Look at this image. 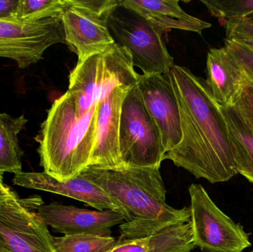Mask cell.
Instances as JSON below:
<instances>
[{
    "label": "cell",
    "mask_w": 253,
    "mask_h": 252,
    "mask_svg": "<svg viewBox=\"0 0 253 252\" xmlns=\"http://www.w3.org/2000/svg\"><path fill=\"white\" fill-rule=\"evenodd\" d=\"M168 74L178 101L182 138L164 161L211 183L228 181L237 170L227 127L206 80L179 65Z\"/></svg>",
    "instance_id": "6da1fadb"
},
{
    "label": "cell",
    "mask_w": 253,
    "mask_h": 252,
    "mask_svg": "<svg viewBox=\"0 0 253 252\" xmlns=\"http://www.w3.org/2000/svg\"><path fill=\"white\" fill-rule=\"evenodd\" d=\"M81 174L102 188L129 216V221L120 226L118 241L139 239L190 222L189 207L175 209L167 203L159 169L110 170L88 166Z\"/></svg>",
    "instance_id": "7a4b0ae2"
},
{
    "label": "cell",
    "mask_w": 253,
    "mask_h": 252,
    "mask_svg": "<svg viewBox=\"0 0 253 252\" xmlns=\"http://www.w3.org/2000/svg\"><path fill=\"white\" fill-rule=\"evenodd\" d=\"M97 108L98 105L78 117L69 92L54 101L37 139L44 173L65 180L88 167L96 140Z\"/></svg>",
    "instance_id": "3957f363"
},
{
    "label": "cell",
    "mask_w": 253,
    "mask_h": 252,
    "mask_svg": "<svg viewBox=\"0 0 253 252\" xmlns=\"http://www.w3.org/2000/svg\"><path fill=\"white\" fill-rule=\"evenodd\" d=\"M138 75L129 52L116 42L103 53L77 64L70 73L68 90L77 116L87 113L116 87L137 86Z\"/></svg>",
    "instance_id": "277c9868"
},
{
    "label": "cell",
    "mask_w": 253,
    "mask_h": 252,
    "mask_svg": "<svg viewBox=\"0 0 253 252\" xmlns=\"http://www.w3.org/2000/svg\"><path fill=\"white\" fill-rule=\"evenodd\" d=\"M108 28L115 42L129 52L134 68L143 74H167L175 65L163 34L120 0L108 18Z\"/></svg>",
    "instance_id": "5b68a950"
},
{
    "label": "cell",
    "mask_w": 253,
    "mask_h": 252,
    "mask_svg": "<svg viewBox=\"0 0 253 252\" xmlns=\"http://www.w3.org/2000/svg\"><path fill=\"white\" fill-rule=\"evenodd\" d=\"M120 149L126 167L160 169L165 152L159 129L138 86L128 90L122 106Z\"/></svg>",
    "instance_id": "8992f818"
},
{
    "label": "cell",
    "mask_w": 253,
    "mask_h": 252,
    "mask_svg": "<svg viewBox=\"0 0 253 252\" xmlns=\"http://www.w3.org/2000/svg\"><path fill=\"white\" fill-rule=\"evenodd\" d=\"M119 0H67L61 15L65 44L77 54V64L108 50L115 43L108 18Z\"/></svg>",
    "instance_id": "52a82bcc"
},
{
    "label": "cell",
    "mask_w": 253,
    "mask_h": 252,
    "mask_svg": "<svg viewBox=\"0 0 253 252\" xmlns=\"http://www.w3.org/2000/svg\"><path fill=\"white\" fill-rule=\"evenodd\" d=\"M190 223L195 246L203 252H243L251 247L243 226L235 223L201 184L189 186Z\"/></svg>",
    "instance_id": "ba28073f"
},
{
    "label": "cell",
    "mask_w": 253,
    "mask_h": 252,
    "mask_svg": "<svg viewBox=\"0 0 253 252\" xmlns=\"http://www.w3.org/2000/svg\"><path fill=\"white\" fill-rule=\"evenodd\" d=\"M40 197L19 199L16 194L0 199V236L10 252H56L53 236L37 212Z\"/></svg>",
    "instance_id": "9c48e42d"
},
{
    "label": "cell",
    "mask_w": 253,
    "mask_h": 252,
    "mask_svg": "<svg viewBox=\"0 0 253 252\" xmlns=\"http://www.w3.org/2000/svg\"><path fill=\"white\" fill-rule=\"evenodd\" d=\"M65 44L61 18L34 22L0 19V58L14 61L21 69L42 59L53 44Z\"/></svg>",
    "instance_id": "30bf717a"
},
{
    "label": "cell",
    "mask_w": 253,
    "mask_h": 252,
    "mask_svg": "<svg viewBox=\"0 0 253 252\" xmlns=\"http://www.w3.org/2000/svg\"><path fill=\"white\" fill-rule=\"evenodd\" d=\"M137 86L149 114L159 129L167 153L182 138L178 101L169 74H139Z\"/></svg>",
    "instance_id": "8fae6325"
},
{
    "label": "cell",
    "mask_w": 253,
    "mask_h": 252,
    "mask_svg": "<svg viewBox=\"0 0 253 252\" xmlns=\"http://www.w3.org/2000/svg\"><path fill=\"white\" fill-rule=\"evenodd\" d=\"M13 183L28 189L63 195L84 203L96 210H113L120 213L126 222L129 220V216L117 201L81 173L68 180H59L44 172L25 173L22 171L14 175Z\"/></svg>",
    "instance_id": "7c38bea8"
},
{
    "label": "cell",
    "mask_w": 253,
    "mask_h": 252,
    "mask_svg": "<svg viewBox=\"0 0 253 252\" xmlns=\"http://www.w3.org/2000/svg\"><path fill=\"white\" fill-rule=\"evenodd\" d=\"M37 213L47 226L64 235L111 237L112 227L126 222L113 210H88L57 203L42 204Z\"/></svg>",
    "instance_id": "4fadbf2b"
},
{
    "label": "cell",
    "mask_w": 253,
    "mask_h": 252,
    "mask_svg": "<svg viewBox=\"0 0 253 252\" xmlns=\"http://www.w3.org/2000/svg\"><path fill=\"white\" fill-rule=\"evenodd\" d=\"M131 87L119 86L98 104L96 140L89 166L125 170L120 149L122 106Z\"/></svg>",
    "instance_id": "5bb4252c"
},
{
    "label": "cell",
    "mask_w": 253,
    "mask_h": 252,
    "mask_svg": "<svg viewBox=\"0 0 253 252\" xmlns=\"http://www.w3.org/2000/svg\"><path fill=\"white\" fill-rule=\"evenodd\" d=\"M207 75V84L215 102L224 108H232L243 90L246 73L224 46L210 49Z\"/></svg>",
    "instance_id": "9a60e30c"
},
{
    "label": "cell",
    "mask_w": 253,
    "mask_h": 252,
    "mask_svg": "<svg viewBox=\"0 0 253 252\" xmlns=\"http://www.w3.org/2000/svg\"><path fill=\"white\" fill-rule=\"evenodd\" d=\"M124 5L138 12L162 34L176 29L202 35L211 28L209 22L195 17L184 11L178 0H120Z\"/></svg>",
    "instance_id": "2e32d148"
},
{
    "label": "cell",
    "mask_w": 253,
    "mask_h": 252,
    "mask_svg": "<svg viewBox=\"0 0 253 252\" xmlns=\"http://www.w3.org/2000/svg\"><path fill=\"white\" fill-rule=\"evenodd\" d=\"M195 247L189 222L139 239L117 240V245L110 252H191Z\"/></svg>",
    "instance_id": "e0dca14e"
},
{
    "label": "cell",
    "mask_w": 253,
    "mask_h": 252,
    "mask_svg": "<svg viewBox=\"0 0 253 252\" xmlns=\"http://www.w3.org/2000/svg\"><path fill=\"white\" fill-rule=\"evenodd\" d=\"M224 120L238 174L253 184V133L232 108L218 105Z\"/></svg>",
    "instance_id": "ac0fdd59"
},
{
    "label": "cell",
    "mask_w": 253,
    "mask_h": 252,
    "mask_svg": "<svg viewBox=\"0 0 253 252\" xmlns=\"http://www.w3.org/2000/svg\"><path fill=\"white\" fill-rule=\"evenodd\" d=\"M28 121L25 115L15 118L0 112V174L15 175L22 171L23 151L19 146L18 136Z\"/></svg>",
    "instance_id": "d6986e66"
},
{
    "label": "cell",
    "mask_w": 253,
    "mask_h": 252,
    "mask_svg": "<svg viewBox=\"0 0 253 252\" xmlns=\"http://www.w3.org/2000/svg\"><path fill=\"white\" fill-rule=\"evenodd\" d=\"M56 252H110L117 240L111 237L75 235L53 237Z\"/></svg>",
    "instance_id": "ffe728a7"
},
{
    "label": "cell",
    "mask_w": 253,
    "mask_h": 252,
    "mask_svg": "<svg viewBox=\"0 0 253 252\" xmlns=\"http://www.w3.org/2000/svg\"><path fill=\"white\" fill-rule=\"evenodd\" d=\"M67 0H19L13 20L34 22L61 18Z\"/></svg>",
    "instance_id": "44dd1931"
},
{
    "label": "cell",
    "mask_w": 253,
    "mask_h": 252,
    "mask_svg": "<svg viewBox=\"0 0 253 252\" xmlns=\"http://www.w3.org/2000/svg\"><path fill=\"white\" fill-rule=\"evenodd\" d=\"M212 16L225 20L244 19L253 16V0H202Z\"/></svg>",
    "instance_id": "7402d4cb"
},
{
    "label": "cell",
    "mask_w": 253,
    "mask_h": 252,
    "mask_svg": "<svg viewBox=\"0 0 253 252\" xmlns=\"http://www.w3.org/2000/svg\"><path fill=\"white\" fill-rule=\"evenodd\" d=\"M226 38L243 43L253 49V19L251 18L225 20Z\"/></svg>",
    "instance_id": "603a6c76"
},
{
    "label": "cell",
    "mask_w": 253,
    "mask_h": 252,
    "mask_svg": "<svg viewBox=\"0 0 253 252\" xmlns=\"http://www.w3.org/2000/svg\"><path fill=\"white\" fill-rule=\"evenodd\" d=\"M232 108L253 133V80L247 74L243 90Z\"/></svg>",
    "instance_id": "cb8c5ba5"
},
{
    "label": "cell",
    "mask_w": 253,
    "mask_h": 252,
    "mask_svg": "<svg viewBox=\"0 0 253 252\" xmlns=\"http://www.w3.org/2000/svg\"><path fill=\"white\" fill-rule=\"evenodd\" d=\"M224 47L239 64L248 77L253 80V49L233 40H224Z\"/></svg>",
    "instance_id": "d4e9b609"
},
{
    "label": "cell",
    "mask_w": 253,
    "mask_h": 252,
    "mask_svg": "<svg viewBox=\"0 0 253 252\" xmlns=\"http://www.w3.org/2000/svg\"><path fill=\"white\" fill-rule=\"evenodd\" d=\"M19 0H0V19H13Z\"/></svg>",
    "instance_id": "484cf974"
},
{
    "label": "cell",
    "mask_w": 253,
    "mask_h": 252,
    "mask_svg": "<svg viewBox=\"0 0 253 252\" xmlns=\"http://www.w3.org/2000/svg\"><path fill=\"white\" fill-rule=\"evenodd\" d=\"M14 192L10 190V188L7 187L2 181V175L0 174V199L5 198L7 197L14 195Z\"/></svg>",
    "instance_id": "4316f807"
},
{
    "label": "cell",
    "mask_w": 253,
    "mask_h": 252,
    "mask_svg": "<svg viewBox=\"0 0 253 252\" xmlns=\"http://www.w3.org/2000/svg\"><path fill=\"white\" fill-rule=\"evenodd\" d=\"M0 252H10L1 236H0Z\"/></svg>",
    "instance_id": "83f0119b"
},
{
    "label": "cell",
    "mask_w": 253,
    "mask_h": 252,
    "mask_svg": "<svg viewBox=\"0 0 253 252\" xmlns=\"http://www.w3.org/2000/svg\"><path fill=\"white\" fill-rule=\"evenodd\" d=\"M249 252H253V251Z\"/></svg>",
    "instance_id": "f1b7e54d"
}]
</instances>
